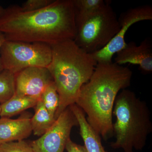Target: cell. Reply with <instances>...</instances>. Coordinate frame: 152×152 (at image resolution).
I'll return each mask as SVG.
<instances>
[{"label": "cell", "instance_id": "6da1fadb", "mask_svg": "<svg viewBox=\"0 0 152 152\" xmlns=\"http://www.w3.org/2000/svg\"><path fill=\"white\" fill-rule=\"evenodd\" d=\"M76 31L73 0H54L44 8L31 12L10 6L4 9L0 17V32L6 40L50 45L74 40Z\"/></svg>", "mask_w": 152, "mask_h": 152}, {"label": "cell", "instance_id": "7a4b0ae2", "mask_svg": "<svg viewBox=\"0 0 152 152\" xmlns=\"http://www.w3.org/2000/svg\"><path fill=\"white\" fill-rule=\"evenodd\" d=\"M132 72L113 62L97 63L83 85L75 104L87 115V121L105 140L113 135V112L117 96L131 85Z\"/></svg>", "mask_w": 152, "mask_h": 152}, {"label": "cell", "instance_id": "3957f363", "mask_svg": "<svg viewBox=\"0 0 152 152\" xmlns=\"http://www.w3.org/2000/svg\"><path fill=\"white\" fill-rule=\"evenodd\" d=\"M50 46L52 59L47 68L59 96L55 115L56 119L67 108L75 104L81 88L88 81L97 63L73 39L64 40Z\"/></svg>", "mask_w": 152, "mask_h": 152}, {"label": "cell", "instance_id": "277c9868", "mask_svg": "<svg viewBox=\"0 0 152 152\" xmlns=\"http://www.w3.org/2000/svg\"><path fill=\"white\" fill-rule=\"evenodd\" d=\"M113 124L115 140L110 143L114 149L124 152L141 151L152 132L151 113L147 104L130 90L125 89L117 96L114 104Z\"/></svg>", "mask_w": 152, "mask_h": 152}, {"label": "cell", "instance_id": "5b68a950", "mask_svg": "<svg viewBox=\"0 0 152 152\" xmlns=\"http://www.w3.org/2000/svg\"><path fill=\"white\" fill-rule=\"evenodd\" d=\"M120 28L115 13L107 4L101 10L77 27L74 40L78 46L91 54L107 46Z\"/></svg>", "mask_w": 152, "mask_h": 152}, {"label": "cell", "instance_id": "8992f818", "mask_svg": "<svg viewBox=\"0 0 152 152\" xmlns=\"http://www.w3.org/2000/svg\"><path fill=\"white\" fill-rule=\"evenodd\" d=\"M4 70L18 73L26 68L48 67L52 59L50 45L43 43L6 40L0 51Z\"/></svg>", "mask_w": 152, "mask_h": 152}, {"label": "cell", "instance_id": "52a82bcc", "mask_svg": "<svg viewBox=\"0 0 152 152\" xmlns=\"http://www.w3.org/2000/svg\"><path fill=\"white\" fill-rule=\"evenodd\" d=\"M118 20L120 28L118 34L104 48L91 54L97 63L112 62L114 55L126 47L125 37L129 28L138 22L152 20V7L146 5L129 9L121 14Z\"/></svg>", "mask_w": 152, "mask_h": 152}, {"label": "cell", "instance_id": "ba28073f", "mask_svg": "<svg viewBox=\"0 0 152 152\" xmlns=\"http://www.w3.org/2000/svg\"><path fill=\"white\" fill-rule=\"evenodd\" d=\"M78 126L77 118L68 107L60 114L48 131L31 144L34 152H64L70 139L72 129Z\"/></svg>", "mask_w": 152, "mask_h": 152}, {"label": "cell", "instance_id": "9c48e42d", "mask_svg": "<svg viewBox=\"0 0 152 152\" xmlns=\"http://www.w3.org/2000/svg\"><path fill=\"white\" fill-rule=\"evenodd\" d=\"M15 94L40 99L47 87L53 81L46 67L26 68L15 74Z\"/></svg>", "mask_w": 152, "mask_h": 152}, {"label": "cell", "instance_id": "30bf717a", "mask_svg": "<svg viewBox=\"0 0 152 152\" xmlns=\"http://www.w3.org/2000/svg\"><path fill=\"white\" fill-rule=\"evenodd\" d=\"M115 55L114 63L117 64L137 65L143 72L150 73L152 72V45L151 39H145L139 45H137L135 42H130Z\"/></svg>", "mask_w": 152, "mask_h": 152}, {"label": "cell", "instance_id": "8fae6325", "mask_svg": "<svg viewBox=\"0 0 152 152\" xmlns=\"http://www.w3.org/2000/svg\"><path fill=\"white\" fill-rule=\"evenodd\" d=\"M31 118L28 112L23 113L18 118L0 119V145L9 142L23 140L32 132L31 124Z\"/></svg>", "mask_w": 152, "mask_h": 152}, {"label": "cell", "instance_id": "7c38bea8", "mask_svg": "<svg viewBox=\"0 0 152 152\" xmlns=\"http://www.w3.org/2000/svg\"><path fill=\"white\" fill-rule=\"evenodd\" d=\"M78 123L80 134L88 152H107L103 146L101 137L87 121L86 115L76 104L69 106Z\"/></svg>", "mask_w": 152, "mask_h": 152}, {"label": "cell", "instance_id": "4fadbf2b", "mask_svg": "<svg viewBox=\"0 0 152 152\" xmlns=\"http://www.w3.org/2000/svg\"><path fill=\"white\" fill-rule=\"evenodd\" d=\"M39 100L37 98L15 94L10 99L0 105V116L10 118L28 109L34 107Z\"/></svg>", "mask_w": 152, "mask_h": 152}, {"label": "cell", "instance_id": "5bb4252c", "mask_svg": "<svg viewBox=\"0 0 152 152\" xmlns=\"http://www.w3.org/2000/svg\"><path fill=\"white\" fill-rule=\"evenodd\" d=\"M34 108V115L31 119L32 130L34 135L41 137L51 127L56 120L51 115L40 100L38 101Z\"/></svg>", "mask_w": 152, "mask_h": 152}, {"label": "cell", "instance_id": "9a60e30c", "mask_svg": "<svg viewBox=\"0 0 152 152\" xmlns=\"http://www.w3.org/2000/svg\"><path fill=\"white\" fill-rule=\"evenodd\" d=\"M73 2L76 28L107 4L103 0H73Z\"/></svg>", "mask_w": 152, "mask_h": 152}, {"label": "cell", "instance_id": "2e32d148", "mask_svg": "<svg viewBox=\"0 0 152 152\" xmlns=\"http://www.w3.org/2000/svg\"><path fill=\"white\" fill-rule=\"evenodd\" d=\"M40 100L51 115L55 118L59 105L60 99L54 81L52 82L47 87L41 95Z\"/></svg>", "mask_w": 152, "mask_h": 152}, {"label": "cell", "instance_id": "e0dca14e", "mask_svg": "<svg viewBox=\"0 0 152 152\" xmlns=\"http://www.w3.org/2000/svg\"><path fill=\"white\" fill-rule=\"evenodd\" d=\"M15 75L4 70L0 73V104L8 100L15 94Z\"/></svg>", "mask_w": 152, "mask_h": 152}, {"label": "cell", "instance_id": "ac0fdd59", "mask_svg": "<svg viewBox=\"0 0 152 152\" xmlns=\"http://www.w3.org/2000/svg\"><path fill=\"white\" fill-rule=\"evenodd\" d=\"M0 152H34L31 145L24 140L0 145Z\"/></svg>", "mask_w": 152, "mask_h": 152}, {"label": "cell", "instance_id": "d6986e66", "mask_svg": "<svg viewBox=\"0 0 152 152\" xmlns=\"http://www.w3.org/2000/svg\"><path fill=\"white\" fill-rule=\"evenodd\" d=\"M54 0H28L20 7L21 10L24 12H31L41 10L48 7Z\"/></svg>", "mask_w": 152, "mask_h": 152}, {"label": "cell", "instance_id": "ffe728a7", "mask_svg": "<svg viewBox=\"0 0 152 152\" xmlns=\"http://www.w3.org/2000/svg\"><path fill=\"white\" fill-rule=\"evenodd\" d=\"M65 149L67 152H88L84 146L74 142L69 139L66 144Z\"/></svg>", "mask_w": 152, "mask_h": 152}, {"label": "cell", "instance_id": "44dd1931", "mask_svg": "<svg viewBox=\"0 0 152 152\" xmlns=\"http://www.w3.org/2000/svg\"><path fill=\"white\" fill-rule=\"evenodd\" d=\"M6 40L5 37L4 35L2 33L0 32V51H1V48L3 43ZM4 70V67L2 64L1 60V54H0V73Z\"/></svg>", "mask_w": 152, "mask_h": 152}, {"label": "cell", "instance_id": "7402d4cb", "mask_svg": "<svg viewBox=\"0 0 152 152\" xmlns=\"http://www.w3.org/2000/svg\"><path fill=\"white\" fill-rule=\"evenodd\" d=\"M4 8H3L2 7H1V6H0V17H1V16L2 15L3 13V12H4Z\"/></svg>", "mask_w": 152, "mask_h": 152}, {"label": "cell", "instance_id": "603a6c76", "mask_svg": "<svg viewBox=\"0 0 152 152\" xmlns=\"http://www.w3.org/2000/svg\"><path fill=\"white\" fill-rule=\"evenodd\" d=\"M1 107H0V114H1Z\"/></svg>", "mask_w": 152, "mask_h": 152}]
</instances>
